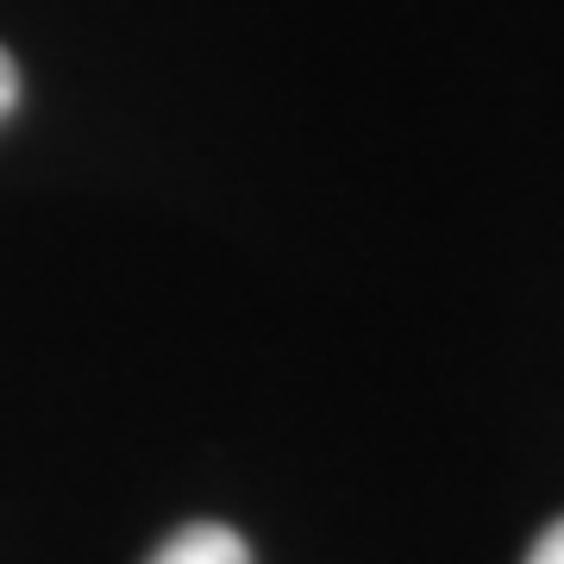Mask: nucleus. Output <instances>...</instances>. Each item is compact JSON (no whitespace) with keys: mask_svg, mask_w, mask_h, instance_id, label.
I'll return each instance as SVG.
<instances>
[{"mask_svg":"<svg viewBox=\"0 0 564 564\" xmlns=\"http://www.w3.org/2000/svg\"><path fill=\"white\" fill-rule=\"evenodd\" d=\"M151 564H251V552H245V540L232 533V527H182L176 540H163V552Z\"/></svg>","mask_w":564,"mask_h":564,"instance_id":"1","label":"nucleus"},{"mask_svg":"<svg viewBox=\"0 0 564 564\" xmlns=\"http://www.w3.org/2000/svg\"><path fill=\"white\" fill-rule=\"evenodd\" d=\"M527 564H564V521H552L533 540V552H527Z\"/></svg>","mask_w":564,"mask_h":564,"instance_id":"2","label":"nucleus"},{"mask_svg":"<svg viewBox=\"0 0 564 564\" xmlns=\"http://www.w3.org/2000/svg\"><path fill=\"white\" fill-rule=\"evenodd\" d=\"M13 101H20V69H13V57L0 51V120L13 113Z\"/></svg>","mask_w":564,"mask_h":564,"instance_id":"3","label":"nucleus"}]
</instances>
